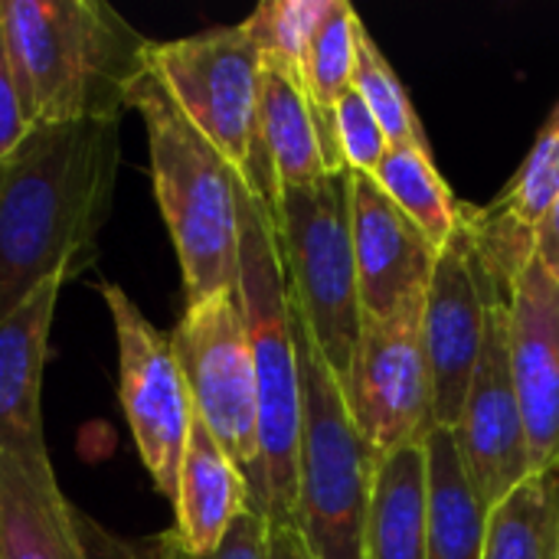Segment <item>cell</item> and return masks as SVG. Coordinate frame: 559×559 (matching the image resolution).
<instances>
[{"label":"cell","instance_id":"8992f818","mask_svg":"<svg viewBox=\"0 0 559 559\" xmlns=\"http://www.w3.org/2000/svg\"><path fill=\"white\" fill-rule=\"evenodd\" d=\"M272 219L292 305L334 377L344 380L364 331L347 170L301 190H282Z\"/></svg>","mask_w":559,"mask_h":559},{"label":"cell","instance_id":"4fadbf2b","mask_svg":"<svg viewBox=\"0 0 559 559\" xmlns=\"http://www.w3.org/2000/svg\"><path fill=\"white\" fill-rule=\"evenodd\" d=\"M508 344L531 472H559V282L537 252L508 288Z\"/></svg>","mask_w":559,"mask_h":559},{"label":"cell","instance_id":"7a4b0ae2","mask_svg":"<svg viewBox=\"0 0 559 559\" xmlns=\"http://www.w3.org/2000/svg\"><path fill=\"white\" fill-rule=\"evenodd\" d=\"M0 20L29 128L121 121L154 39L102 0H0Z\"/></svg>","mask_w":559,"mask_h":559},{"label":"cell","instance_id":"9a60e30c","mask_svg":"<svg viewBox=\"0 0 559 559\" xmlns=\"http://www.w3.org/2000/svg\"><path fill=\"white\" fill-rule=\"evenodd\" d=\"M69 278H49L0 324V455L49 459L43 436V370L56 301Z\"/></svg>","mask_w":559,"mask_h":559},{"label":"cell","instance_id":"603a6c76","mask_svg":"<svg viewBox=\"0 0 559 559\" xmlns=\"http://www.w3.org/2000/svg\"><path fill=\"white\" fill-rule=\"evenodd\" d=\"M373 180L380 190L416 223V229L442 249L459 223H462V203L452 197L449 183L432 164V154L423 147H390L383 164L377 167Z\"/></svg>","mask_w":559,"mask_h":559},{"label":"cell","instance_id":"5bb4252c","mask_svg":"<svg viewBox=\"0 0 559 559\" xmlns=\"http://www.w3.org/2000/svg\"><path fill=\"white\" fill-rule=\"evenodd\" d=\"M350 180V239L364 321H383L426 301L439 249L367 174Z\"/></svg>","mask_w":559,"mask_h":559},{"label":"cell","instance_id":"52a82bcc","mask_svg":"<svg viewBox=\"0 0 559 559\" xmlns=\"http://www.w3.org/2000/svg\"><path fill=\"white\" fill-rule=\"evenodd\" d=\"M151 72L190 124L272 210L275 183L259 144L262 56L249 29L242 23L210 26L193 36L151 43Z\"/></svg>","mask_w":559,"mask_h":559},{"label":"cell","instance_id":"6da1fadb","mask_svg":"<svg viewBox=\"0 0 559 559\" xmlns=\"http://www.w3.org/2000/svg\"><path fill=\"white\" fill-rule=\"evenodd\" d=\"M118 177V121L33 128L0 164V324L95 259Z\"/></svg>","mask_w":559,"mask_h":559},{"label":"cell","instance_id":"ffe728a7","mask_svg":"<svg viewBox=\"0 0 559 559\" xmlns=\"http://www.w3.org/2000/svg\"><path fill=\"white\" fill-rule=\"evenodd\" d=\"M429 449V540L426 559H481L488 508L478 498L452 429H432Z\"/></svg>","mask_w":559,"mask_h":559},{"label":"cell","instance_id":"3957f363","mask_svg":"<svg viewBox=\"0 0 559 559\" xmlns=\"http://www.w3.org/2000/svg\"><path fill=\"white\" fill-rule=\"evenodd\" d=\"M239 298L255 364L259 390V485L252 504L269 527H295L298 511V452L305 380L298 354V314L292 305L285 262L269 203L246 183L239 193Z\"/></svg>","mask_w":559,"mask_h":559},{"label":"cell","instance_id":"f546056e","mask_svg":"<svg viewBox=\"0 0 559 559\" xmlns=\"http://www.w3.org/2000/svg\"><path fill=\"white\" fill-rule=\"evenodd\" d=\"M269 559H314L295 527H269Z\"/></svg>","mask_w":559,"mask_h":559},{"label":"cell","instance_id":"44dd1931","mask_svg":"<svg viewBox=\"0 0 559 559\" xmlns=\"http://www.w3.org/2000/svg\"><path fill=\"white\" fill-rule=\"evenodd\" d=\"M364 20L360 13L347 3V0H334L328 16L321 20L308 56H305V69H301V82L305 92L311 98L318 128H321V141H324V157L331 174H344V157L337 147V131H334V105L337 98L354 85V72H357V52H360V36H364Z\"/></svg>","mask_w":559,"mask_h":559},{"label":"cell","instance_id":"e0dca14e","mask_svg":"<svg viewBox=\"0 0 559 559\" xmlns=\"http://www.w3.org/2000/svg\"><path fill=\"white\" fill-rule=\"evenodd\" d=\"M174 534L170 540L190 557H210L226 540L233 524L255 508L252 491L239 465L223 452L213 432L193 416L187 452L174 495Z\"/></svg>","mask_w":559,"mask_h":559},{"label":"cell","instance_id":"7c38bea8","mask_svg":"<svg viewBox=\"0 0 559 559\" xmlns=\"http://www.w3.org/2000/svg\"><path fill=\"white\" fill-rule=\"evenodd\" d=\"M452 432L459 439L472 485L488 511L534 475L514 370H511L508 292H498L488 308L481 357L468 383L462 419Z\"/></svg>","mask_w":559,"mask_h":559},{"label":"cell","instance_id":"5b68a950","mask_svg":"<svg viewBox=\"0 0 559 559\" xmlns=\"http://www.w3.org/2000/svg\"><path fill=\"white\" fill-rule=\"evenodd\" d=\"M298 314V311H295ZM305 380L295 531L314 559H364V527L377 452L354 426L341 380L298 318Z\"/></svg>","mask_w":559,"mask_h":559},{"label":"cell","instance_id":"484cf974","mask_svg":"<svg viewBox=\"0 0 559 559\" xmlns=\"http://www.w3.org/2000/svg\"><path fill=\"white\" fill-rule=\"evenodd\" d=\"M334 131H337V147H341L344 167L354 174L373 177L390 151V141H386L377 115L370 111V105L360 98V92L354 85L334 105Z\"/></svg>","mask_w":559,"mask_h":559},{"label":"cell","instance_id":"2e32d148","mask_svg":"<svg viewBox=\"0 0 559 559\" xmlns=\"http://www.w3.org/2000/svg\"><path fill=\"white\" fill-rule=\"evenodd\" d=\"M0 559H98L52 459L0 455Z\"/></svg>","mask_w":559,"mask_h":559},{"label":"cell","instance_id":"f1b7e54d","mask_svg":"<svg viewBox=\"0 0 559 559\" xmlns=\"http://www.w3.org/2000/svg\"><path fill=\"white\" fill-rule=\"evenodd\" d=\"M534 249H537V259L547 265V272L559 282V197L554 210L547 213L544 226L534 236Z\"/></svg>","mask_w":559,"mask_h":559},{"label":"cell","instance_id":"d6986e66","mask_svg":"<svg viewBox=\"0 0 559 559\" xmlns=\"http://www.w3.org/2000/svg\"><path fill=\"white\" fill-rule=\"evenodd\" d=\"M259 144L269 177L275 183V197L282 190H301L331 177L321 128L305 82L272 62H262Z\"/></svg>","mask_w":559,"mask_h":559},{"label":"cell","instance_id":"30bf717a","mask_svg":"<svg viewBox=\"0 0 559 559\" xmlns=\"http://www.w3.org/2000/svg\"><path fill=\"white\" fill-rule=\"evenodd\" d=\"M511 282L488 259L472 213L462 203V223L455 236L439 249L436 272L423 305V344L432 373V419L436 429H455L475 377L488 308Z\"/></svg>","mask_w":559,"mask_h":559},{"label":"cell","instance_id":"8fae6325","mask_svg":"<svg viewBox=\"0 0 559 559\" xmlns=\"http://www.w3.org/2000/svg\"><path fill=\"white\" fill-rule=\"evenodd\" d=\"M423 305L383 321H364L354 364L341 380L347 413L377 455L426 442L436 429Z\"/></svg>","mask_w":559,"mask_h":559},{"label":"cell","instance_id":"277c9868","mask_svg":"<svg viewBox=\"0 0 559 559\" xmlns=\"http://www.w3.org/2000/svg\"><path fill=\"white\" fill-rule=\"evenodd\" d=\"M128 108L144 121L154 197L180 262L187 305L219 292H236L242 177L190 124L151 66L134 85Z\"/></svg>","mask_w":559,"mask_h":559},{"label":"cell","instance_id":"d4e9b609","mask_svg":"<svg viewBox=\"0 0 559 559\" xmlns=\"http://www.w3.org/2000/svg\"><path fill=\"white\" fill-rule=\"evenodd\" d=\"M334 0H269L252 10L242 26L249 29L252 43L259 46L262 62L282 66L301 79L308 46L328 16Z\"/></svg>","mask_w":559,"mask_h":559},{"label":"cell","instance_id":"9c48e42d","mask_svg":"<svg viewBox=\"0 0 559 559\" xmlns=\"http://www.w3.org/2000/svg\"><path fill=\"white\" fill-rule=\"evenodd\" d=\"M102 298L115 324L121 413L154 488L174 501L180 462L197 416L174 341L154 328L134 298L115 282H102Z\"/></svg>","mask_w":559,"mask_h":559},{"label":"cell","instance_id":"83f0119b","mask_svg":"<svg viewBox=\"0 0 559 559\" xmlns=\"http://www.w3.org/2000/svg\"><path fill=\"white\" fill-rule=\"evenodd\" d=\"M29 131L33 128L20 105V88H16V75L10 66L7 39H3V20H0V164L29 138Z\"/></svg>","mask_w":559,"mask_h":559},{"label":"cell","instance_id":"ba28073f","mask_svg":"<svg viewBox=\"0 0 559 559\" xmlns=\"http://www.w3.org/2000/svg\"><path fill=\"white\" fill-rule=\"evenodd\" d=\"M174 354L180 360L193 413L239 465L255 495L259 485V390L242 298L219 292L190 301L177 321Z\"/></svg>","mask_w":559,"mask_h":559},{"label":"cell","instance_id":"cb8c5ba5","mask_svg":"<svg viewBox=\"0 0 559 559\" xmlns=\"http://www.w3.org/2000/svg\"><path fill=\"white\" fill-rule=\"evenodd\" d=\"M354 88L360 92V98L377 115L390 147H423V151H429V141H426L419 115H416V108L409 102V92L403 88L396 69L386 62V56L380 52V46L373 43V36L367 29L360 36Z\"/></svg>","mask_w":559,"mask_h":559},{"label":"cell","instance_id":"7402d4cb","mask_svg":"<svg viewBox=\"0 0 559 559\" xmlns=\"http://www.w3.org/2000/svg\"><path fill=\"white\" fill-rule=\"evenodd\" d=\"M481 559H559V472L531 475L488 511Z\"/></svg>","mask_w":559,"mask_h":559},{"label":"cell","instance_id":"4316f807","mask_svg":"<svg viewBox=\"0 0 559 559\" xmlns=\"http://www.w3.org/2000/svg\"><path fill=\"white\" fill-rule=\"evenodd\" d=\"M154 559H269V521H265V514L259 508H249L233 524V531L216 547V554H210V557H190V554H183L170 540V534H167V537L157 540Z\"/></svg>","mask_w":559,"mask_h":559},{"label":"cell","instance_id":"ac0fdd59","mask_svg":"<svg viewBox=\"0 0 559 559\" xmlns=\"http://www.w3.org/2000/svg\"><path fill=\"white\" fill-rule=\"evenodd\" d=\"M429 540V449L409 442L377 455L364 559H426Z\"/></svg>","mask_w":559,"mask_h":559}]
</instances>
